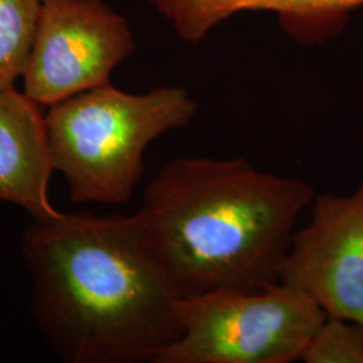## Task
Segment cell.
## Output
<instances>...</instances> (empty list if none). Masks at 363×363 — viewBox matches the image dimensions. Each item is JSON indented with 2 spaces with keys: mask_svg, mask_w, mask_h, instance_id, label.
<instances>
[{
  "mask_svg": "<svg viewBox=\"0 0 363 363\" xmlns=\"http://www.w3.org/2000/svg\"><path fill=\"white\" fill-rule=\"evenodd\" d=\"M21 256L34 322L62 362H152L181 335V298L136 213L31 220Z\"/></svg>",
  "mask_w": 363,
  "mask_h": 363,
  "instance_id": "cell-1",
  "label": "cell"
},
{
  "mask_svg": "<svg viewBox=\"0 0 363 363\" xmlns=\"http://www.w3.org/2000/svg\"><path fill=\"white\" fill-rule=\"evenodd\" d=\"M316 195L310 183L245 157L183 156L145 184L136 213L179 298L279 283L296 222Z\"/></svg>",
  "mask_w": 363,
  "mask_h": 363,
  "instance_id": "cell-2",
  "label": "cell"
},
{
  "mask_svg": "<svg viewBox=\"0 0 363 363\" xmlns=\"http://www.w3.org/2000/svg\"><path fill=\"white\" fill-rule=\"evenodd\" d=\"M198 104L182 86L145 93L112 84L48 106L45 123L52 167L73 203L124 205L144 175L150 144L186 127Z\"/></svg>",
  "mask_w": 363,
  "mask_h": 363,
  "instance_id": "cell-3",
  "label": "cell"
},
{
  "mask_svg": "<svg viewBox=\"0 0 363 363\" xmlns=\"http://www.w3.org/2000/svg\"><path fill=\"white\" fill-rule=\"evenodd\" d=\"M178 315L181 335L152 363L295 362L325 319L311 298L281 283L182 298Z\"/></svg>",
  "mask_w": 363,
  "mask_h": 363,
  "instance_id": "cell-4",
  "label": "cell"
},
{
  "mask_svg": "<svg viewBox=\"0 0 363 363\" xmlns=\"http://www.w3.org/2000/svg\"><path fill=\"white\" fill-rule=\"evenodd\" d=\"M133 52L127 19L103 0H43L22 91L48 108L111 84Z\"/></svg>",
  "mask_w": 363,
  "mask_h": 363,
  "instance_id": "cell-5",
  "label": "cell"
},
{
  "mask_svg": "<svg viewBox=\"0 0 363 363\" xmlns=\"http://www.w3.org/2000/svg\"><path fill=\"white\" fill-rule=\"evenodd\" d=\"M310 220L292 234L279 283L325 316L363 325V181L350 195L316 194Z\"/></svg>",
  "mask_w": 363,
  "mask_h": 363,
  "instance_id": "cell-6",
  "label": "cell"
},
{
  "mask_svg": "<svg viewBox=\"0 0 363 363\" xmlns=\"http://www.w3.org/2000/svg\"><path fill=\"white\" fill-rule=\"evenodd\" d=\"M42 108L16 88L0 91V201L31 220L61 213L49 195L55 171Z\"/></svg>",
  "mask_w": 363,
  "mask_h": 363,
  "instance_id": "cell-7",
  "label": "cell"
},
{
  "mask_svg": "<svg viewBox=\"0 0 363 363\" xmlns=\"http://www.w3.org/2000/svg\"><path fill=\"white\" fill-rule=\"evenodd\" d=\"M186 42L196 43L213 27L242 11H273L280 25L304 45L335 38L363 0H148Z\"/></svg>",
  "mask_w": 363,
  "mask_h": 363,
  "instance_id": "cell-8",
  "label": "cell"
},
{
  "mask_svg": "<svg viewBox=\"0 0 363 363\" xmlns=\"http://www.w3.org/2000/svg\"><path fill=\"white\" fill-rule=\"evenodd\" d=\"M43 0H0V91L23 77Z\"/></svg>",
  "mask_w": 363,
  "mask_h": 363,
  "instance_id": "cell-9",
  "label": "cell"
},
{
  "mask_svg": "<svg viewBox=\"0 0 363 363\" xmlns=\"http://www.w3.org/2000/svg\"><path fill=\"white\" fill-rule=\"evenodd\" d=\"M300 361L306 363H363V325L325 316L313 333Z\"/></svg>",
  "mask_w": 363,
  "mask_h": 363,
  "instance_id": "cell-10",
  "label": "cell"
}]
</instances>
